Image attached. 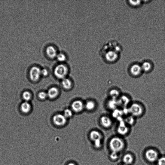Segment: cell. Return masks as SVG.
<instances>
[{"label":"cell","instance_id":"cell-14","mask_svg":"<svg viewBox=\"0 0 165 165\" xmlns=\"http://www.w3.org/2000/svg\"><path fill=\"white\" fill-rule=\"evenodd\" d=\"M46 53L48 57L51 59L56 57L58 54L56 49L52 45L49 46L47 48Z\"/></svg>","mask_w":165,"mask_h":165},{"label":"cell","instance_id":"cell-13","mask_svg":"<svg viewBox=\"0 0 165 165\" xmlns=\"http://www.w3.org/2000/svg\"><path fill=\"white\" fill-rule=\"evenodd\" d=\"M118 100L120 106H121L124 108H128L131 103L129 97L127 95H121Z\"/></svg>","mask_w":165,"mask_h":165},{"label":"cell","instance_id":"cell-26","mask_svg":"<svg viewBox=\"0 0 165 165\" xmlns=\"http://www.w3.org/2000/svg\"><path fill=\"white\" fill-rule=\"evenodd\" d=\"M56 57L57 60L60 62H65L66 59L65 55L62 53L58 54Z\"/></svg>","mask_w":165,"mask_h":165},{"label":"cell","instance_id":"cell-28","mask_svg":"<svg viewBox=\"0 0 165 165\" xmlns=\"http://www.w3.org/2000/svg\"><path fill=\"white\" fill-rule=\"evenodd\" d=\"M128 4L130 5L131 6L133 7H138V6H140L141 5L142 2H141L142 1H128Z\"/></svg>","mask_w":165,"mask_h":165},{"label":"cell","instance_id":"cell-20","mask_svg":"<svg viewBox=\"0 0 165 165\" xmlns=\"http://www.w3.org/2000/svg\"><path fill=\"white\" fill-rule=\"evenodd\" d=\"M122 155L117 152H109L108 157L110 161L112 162H116L121 157Z\"/></svg>","mask_w":165,"mask_h":165},{"label":"cell","instance_id":"cell-19","mask_svg":"<svg viewBox=\"0 0 165 165\" xmlns=\"http://www.w3.org/2000/svg\"><path fill=\"white\" fill-rule=\"evenodd\" d=\"M136 119L133 116L129 114L125 117L123 120L128 126L131 127L136 123Z\"/></svg>","mask_w":165,"mask_h":165},{"label":"cell","instance_id":"cell-12","mask_svg":"<svg viewBox=\"0 0 165 165\" xmlns=\"http://www.w3.org/2000/svg\"><path fill=\"white\" fill-rule=\"evenodd\" d=\"M53 120L54 124L57 126H62L66 123L67 118L63 115L58 114L54 116Z\"/></svg>","mask_w":165,"mask_h":165},{"label":"cell","instance_id":"cell-11","mask_svg":"<svg viewBox=\"0 0 165 165\" xmlns=\"http://www.w3.org/2000/svg\"><path fill=\"white\" fill-rule=\"evenodd\" d=\"M129 72L130 75L133 77H139L143 73L141 65L137 64H133L130 68Z\"/></svg>","mask_w":165,"mask_h":165},{"label":"cell","instance_id":"cell-8","mask_svg":"<svg viewBox=\"0 0 165 165\" xmlns=\"http://www.w3.org/2000/svg\"><path fill=\"white\" fill-rule=\"evenodd\" d=\"M100 123L102 126L106 129H110L113 124L112 118L108 115H103L100 119Z\"/></svg>","mask_w":165,"mask_h":165},{"label":"cell","instance_id":"cell-31","mask_svg":"<svg viewBox=\"0 0 165 165\" xmlns=\"http://www.w3.org/2000/svg\"><path fill=\"white\" fill-rule=\"evenodd\" d=\"M41 75L44 76H47L48 74V70L45 69H43L41 70Z\"/></svg>","mask_w":165,"mask_h":165},{"label":"cell","instance_id":"cell-9","mask_svg":"<svg viewBox=\"0 0 165 165\" xmlns=\"http://www.w3.org/2000/svg\"><path fill=\"white\" fill-rule=\"evenodd\" d=\"M41 75V70L38 67L33 66L29 71L30 78L33 81H36L38 80Z\"/></svg>","mask_w":165,"mask_h":165},{"label":"cell","instance_id":"cell-15","mask_svg":"<svg viewBox=\"0 0 165 165\" xmlns=\"http://www.w3.org/2000/svg\"><path fill=\"white\" fill-rule=\"evenodd\" d=\"M84 106L80 100H76L72 103V108L73 111L76 112H80L84 109Z\"/></svg>","mask_w":165,"mask_h":165},{"label":"cell","instance_id":"cell-17","mask_svg":"<svg viewBox=\"0 0 165 165\" xmlns=\"http://www.w3.org/2000/svg\"><path fill=\"white\" fill-rule=\"evenodd\" d=\"M110 99H118L121 94L120 91L116 88H113L109 91Z\"/></svg>","mask_w":165,"mask_h":165},{"label":"cell","instance_id":"cell-10","mask_svg":"<svg viewBox=\"0 0 165 165\" xmlns=\"http://www.w3.org/2000/svg\"><path fill=\"white\" fill-rule=\"evenodd\" d=\"M89 138L93 143L99 141H103V136L99 131L96 130L91 131L89 134Z\"/></svg>","mask_w":165,"mask_h":165},{"label":"cell","instance_id":"cell-25","mask_svg":"<svg viewBox=\"0 0 165 165\" xmlns=\"http://www.w3.org/2000/svg\"><path fill=\"white\" fill-rule=\"evenodd\" d=\"M22 97L25 101L28 102L32 99L31 94L28 91H25L22 94Z\"/></svg>","mask_w":165,"mask_h":165},{"label":"cell","instance_id":"cell-1","mask_svg":"<svg viewBox=\"0 0 165 165\" xmlns=\"http://www.w3.org/2000/svg\"><path fill=\"white\" fill-rule=\"evenodd\" d=\"M108 148L109 152H114L122 154L126 150L127 143L124 138L117 135L112 136L108 140Z\"/></svg>","mask_w":165,"mask_h":165},{"label":"cell","instance_id":"cell-33","mask_svg":"<svg viewBox=\"0 0 165 165\" xmlns=\"http://www.w3.org/2000/svg\"><path fill=\"white\" fill-rule=\"evenodd\" d=\"M118 165H127L125 164H124L123 163H121V164H119Z\"/></svg>","mask_w":165,"mask_h":165},{"label":"cell","instance_id":"cell-24","mask_svg":"<svg viewBox=\"0 0 165 165\" xmlns=\"http://www.w3.org/2000/svg\"><path fill=\"white\" fill-rule=\"evenodd\" d=\"M96 106L95 103L92 101H89L85 103V107L89 110L93 109Z\"/></svg>","mask_w":165,"mask_h":165},{"label":"cell","instance_id":"cell-23","mask_svg":"<svg viewBox=\"0 0 165 165\" xmlns=\"http://www.w3.org/2000/svg\"><path fill=\"white\" fill-rule=\"evenodd\" d=\"M62 84L63 87L66 89H70L72 86V82L69 79L65 78L62 79Z\"/></svg>","mask_w":165,"mask_h":165},{"label":"cell","instance_id":"cell-4","mask_svg":"<svg viewBox=\"0 0 165 165\" xmlns=\"http://www.w3.org/2000/svg\"><path fill=\"white\" fill-rule=\"evenodd\" d=\"M127 109L129 114L136 118L143 117L145 112L144 106L138 102L131 103Z\"/></svg>","mask_w":165,"mask_h":165},{"label":"cell","instance_id":"cell-16","mask_svg":"<svg viewBox=\"0 0 165 165\" xmlns=\"http://www.w3.org/2000/svg\"><path fill=\"white\" fill-rule=\"evenodd\" d=\"M108 107L110 110L114 111L118 109L120 106L118 99H110L107 103Z\"/></svg>","mask_w":165,"mask_h":165},{"label":"cell","instance_id":"cell-32","mask_svg":"<svg viewBox=\"0 0 165 165\" xmlns=\"http://www.w3.org/2000/svg\"><path fill=\"white\" fill-rule=\"evenodd\" d=\"M66 165H78V164L75 161H70L67 163Z\"/></svg>","mask_w":165,"mask_h":165},{"label":"cell","instance_id":"cell-6","mask_svg":"<svg viewBox=\"0 0 165 165\" xmlns=\"http://www.w3.org/2000/svg\"><path fill=\"white\" fill-rule=\"evenodd\" d=\"M68 67L63 64L57 65L55 68L54 73L55 76L58 78L63 79L66 78L68 73Z\"/></svg>","mask_w":165,"mask_h":165},{"label":"cell","instance_id":"cell-3","mask_svg":"<svg viewBox=\"0 0 165 165\" xmlns=\"http://www.w3.org/2000/svg\"><path fill=\"white\" fill-rule=\"evenodd\" d=\"M110 49L107 48L104 45L103 48V51L104 53L105 59L107 62L110 63H114L117 62L119 59L120 54L121 51L120 47L115 49H110L108 44H107Z\"/></svg>","mask_w":165,"mask_h":165},{"label":"cell","instance_id":"cell-21","mask_svg":"<svg viewBox=\"0 0 165 165\" xmlns=\"http://www.w3.org/2000/svg\"><path fill=\"white\" fill-rule=\"evenodd\" d=\"M48 97L50 99H52L56 98L59 94V91L56 87H51L48 91Z\"/></svg>","mask_w":165,"mask_h":165},{"label":"cell","instance_id":"cell-22","mask_svg":"<svg viewBox=\"0 0 165 165\" xmlns=\"http://www.w3.org/2000/svg\"><path fill=\"white\" fill-rule=\"evenodd\" d=\"M21 111L24 113H28L31 110V106L28 102L25 101L23 102L20 107Z\"/></svg>","mask_w":165,"mask_h":165},{"label":"cell","instance_id":"cell-7","mask_svg":"<svg viewBox=\"0 0 165 165\" xmlns=\"http://www.w3.org/2000/svg\"><path fill=\"white\" fill-rule=\"evenodd\" d=\"M122 163L127 165H133L136 161V156L131 152H124L121 156Z\"/></svg>","mask_w":165,"mask_h":165},{"label":"cell","instance_id":"cell-2","mask_svg":"<svg viewBox=\"0 0 165 165\" xmlns=\"http://www.w3.org/2000/svg\"><path fill=\"white\" fill-rule=\"evenodd\" d=\"M143 159L149 164H155L160 155L158 150L153 147L146 148L143 152Z\"/></svg>","mask_w":165,"mask_h":165},{"label":"cell","instance_id":"cell-18","mask_svg":"<svg viewBox=\"0 0 165 165\" xmlns=\"http://www.w3.org/2000/svg\"><path fill=\"white\" fill-rule=\"evenodd\" d=\"M143 72L148 73L151 72L153 69V65L150 62H145L141 65Z\"/></svg>","mask_w":165,"mask_h":165},{"label":"cell","instance_id":"cell-5","mask_svg":"<svg viewBox=\"0 0 165 165\" xmlns=\"http://www.w3.org/2000/svg\"><path fill=\"white\" fill-rule=\"evenodd\" d=\"M130 127L125 123L123 120L120 121L116 129L117 135L123 138L127 136L130 134Z\"/></svg>","mask_w":165,"mask_h":165},{"label":"cell","instance_id":"cell-27","mask_svg":"<svg viewBox=\"0 0 165 165\" xmlns=\"http://www.w3.org/2000/svg\"><path fill=\"white\" fill-rule=\"evenodd\" d=\"M155 165H165V156H160Z\"/></svg>","mask_w":165,"mask_h":165},{"label":"cell","instance_id":"cell-30","mask_svg":"<svg viewBox=\"0 0 165 165\" xmlns=\"http://www.w3.org/2000/svg\"><path fill=\"white\" fill-rule=\"evenodd\" d=\"M38 97L41 99H45L48 97L47 93L44 92H41L38 94Z\"/></svg>","mask_w":165,"mask_h":165},{"label":"cell","instance_id":"cell-29","mask_svg":"<svg viewBox=\"0 0 165 165\" xmlns=\"http://www.w3.org/2000/svg\"><path fill=\"white\" fill-rule=\"evenodd\" d=\"M63 115L67 119L72 117L73 113L72 111L69 109H66L64 110Z\"/></svg>","mask_w":165,"mask_h":165}]
</instances>
